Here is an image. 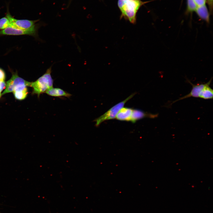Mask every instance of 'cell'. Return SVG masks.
<instances>
[{
    "label": "cell",
    "mask_w": 213,
    "mask_h": 213,
    "mask_svg": "<svg viewBox=\"0 0 213 213\" xmlns=\"http://www.w3.org/2000/svg\"><path fill=\"white\" fill-rule=\"evenodd\" d=\"M2 96L1 94V93H0V98H1V96Z\"/></svg>",
    "instance_id": "ffe728a7"
},
{
    "label": "cell",
    "mask_w": 213,
    "mask_h": 213,
    "mask_svg": "<svg viewBox=\"0 0 213 213\" xmlns=\"http://www.w3.org/2000/svg\"><path fill=\"white\" fill-rule=\"evenodd\" d=\"M195 11L201 19L209 23V15L205 5L197 7Z\"/></svg>",
    "instance_id": "4fadbf2b"
},
{
    "label": "cell",
    "mask_w": 213,
    "mask_h": 213,
    "mask_svg": "<svg viewBox=\"0 0 213 213\" xmlns=\"http://www.w3.org/2000/svg\"><path fill=\"white\" fill-rule=\"evenodd\" d=\"M197 8L194 0H187V10L188 12L195 11Z\"/></svg>",
    "instance_id": "9a60e30c"
},
{
    "label": "cell",
    "mask_w": 213,
    "mask_h": 213,
    "mask_svg": "<svg viewBox=\"0 0 213 213\" xmlns=\"http://www.w3.org/2000/svg\"><path fill=\"white\" fill-rule=\"evenodd\" d=\"M51 67L47 69L42 76L36 81L31 82L30 86L33 88L32 94L40 95L53 87V80L51 77Z\"/></svg>",
    "instance_id": "6da1fadb"
},
{
    "label": "cell",
    "mask_w": 213,
    "mask_h": 213,
    "mask_svg": "<svg viewBox=\"0 0 213 213\" xmlns=\"http://www.w3.org/2000/svg\"><path fill=\"white\" fill-rule=\"evenodd\" d=\"M6 86V83L4 81H0V93H1V91L5 89Z\"/></svg>",
    "instance_id": "d6986e66"
},
{
    "label": "cell",
    "mask_w": 213,
    "mask_h": 213,
    "mask_svg": "<svg viewBox=\"0 0 213 213\" xmlns=\"http://www.w3.org/2000/svg\"><path fill=\"white\" fill-rule=\"evenodd\" d=\"M197 7L205 5L206 0H194Z\"/></svg>",
    "instance_id": "2e32d148"
},
{
    "label": "cell",
    "mask_w": 213,
    "mask_h": 213,
    "mask_svg": "<svg viewBox=\"0 0 213 213\" xmlns=\"http://www.w3.org/2000/svg\"><path fill=\"white\" fill-rule=\"evenodd\" d=\"M158 114H152L145 112L140 110L133 109L130 121L135 123L138 120L145 117L154 118L158 117Z\"/></svg>",
    "instance_id": "ba28073f"
},
{
    "label": "cell",
    "mask_w": 213,
    "mask_h": 213,
    "mask_svg": "<svg viewBox=\"0 0 213 213\" xmlns=\"http://www.w3.org/2000/svg\"><path fill=\"white\" fill-rule=\"evenodd\" d=\"M37 28L35 26L28 30H21L9 26L0 32V34L9 35H28L36 36Z\"/></svg>",
    "instance_id": "8992f818"
},
{
    "label": "cell",
    "mask_w": 213,
    "mask_h": 213,
    "mask_svg": "<svg viewBox=\"0 0 213 213\" xmlns=\"http://www.w3.org/2000/svg\"><path fill=\"white\" fill-rule=\"evenodd\" d=\"M6 16L9 19L10 27L21 30H28L35 26V24L38 20H35L26 19L18 20L14 18L8 10Z\"/></svg>",
    "instance_id": "3957f363"
},
{
    "label": "cell",
    "mask_w": 213,
    "mask_h": 213,
    "mask_svg": "<svg viewBox=\"0 0 213 213\" xmlns=\"http://www.w3.org/2000/svg\"><path fill=\"white\" fill-rule=\"evenodd\" d=\"M123 0V1H128V0Z\"/></svg>",
    "instance_id": "44dd1931"
},
{
    "label": "cell",
    "mask_w": 213,
    "mask_h": 213,
    "mask_svg": "<svg viewBox=\"0 0 213 213\" xmlns=\"http://www.w3.org/2000/svg\"><path fill=\"white\" fill-rule=\"evenodd\" d=\"M47 95L54 97L64 96L70 97L71 94L59 88H53L49 89L45 92Z\"/></svg>",
    "instance_id": "8fae6325"
},
{
    "label": "cell",
    "mask_w": 213,
    "mask_h": 213,
    "mask_svg": "<svg viewBox=\"0 0 213 213\" xmlns=\"http://www.w3.org/2000/svg\"><path fill=\"white\" fill-rule=\"evenodd\" d=\"M118 6L121 12L122 11L125 5V2L122 0H118Z\"/></svg>",
    "instance_id": "e0dca14e"
},
{
    "label": "cell",
    "mask_w": 213,
    "mask_h": 213,
    "mask_svg": "<svg viewBox=\"0 0 213 213\" xmlns=\"http://www.w3.org/2000/svg\"><path fill=\"white\" fill-rule=\"evenodd\" d=\"M188 80V82L192 86V88L190 92L188 94L178 99L172 101L171 104L178 101L191 97L199 98L201 91L206 85V83L204 84L195 85L193 84L189 80Z\"/></svg>",
    "instance_id": "52a82bcc"
},
{
    "label": "cell",
    "mask_w": 213,
    "mask_h": 213,
    "mask_svg": "<svg viewBox=\"0 0 213 213\" xmlns=\"http://www.w3.org/2000/svg\"><path fill=\"white\" fill-rule=\"evenodd\" d=\"M212 78L208 82L202 90L199 98L204 99H212L213 96V90L210 87Z\"/></svg>",
    "instance_id": "7c38bea8"
},
{
    "label": "cell",
    "mask_w": 213,
    "mask_h": 213,
    "mask_svg": "<svg viewBox=\"0 0 213 213\" xmlns=\"http://www.w3.org/2000/svg\"><path fill=\"white\" fill-rule=\"evenodd\" d=\"M0 213H1L0 212Z\"/></svg>",
    "instance_id": "7402d4cb"
},
{
    "label": "cell",
    "mask_w": 213,
    "mask_h": 213,
    "mask_svg": "<svg viewBox=\"0 0 213 213\" xmlns=\"http://www.w3.org/2000/svg\"><path fill=\"white\" fill-rule=\"evenodd\" d=\"M10 26V22L6 16L0 19V29L4 30Z\"/></svg>",
    "instance_id": "5bb4252c"
},
{
    "label": "cell",
    "mask_w": 213,
    "mask_h": 213,
    "mask_svg": "<svg viewBox=\"0 0 213 213\" xmlns=\"http://www.w3.org/2000/svg\"><path fill=\"white\" fill-rule=\"evenodd\" d=\"M6 77V75L4 71L0 68V81H4Z\"/></svg>",
    "instance_id": "ac0fdd59"
},
{
    "label": "cell",
    "mask_w": 213,
    "mask_h": 213,
    "mask_svg": "<svg viewBox=\"0 0 213 213\" xmlns=\"http://www.w3.org/2000/svg\"><path fill=\"white\" fill-rule=\"evenodd\" d=\"M124 2L125 5L122 12V14L130 18L135 17L140 7L146 3L142 2L140 0H129Z\"/></svg>",
    "instance_id": "277c9868"
},
{
    "label": "cell",
    "mask_w": 213,
    "mask_h": 213,
    "mask_svg": "<svg viewBox=\"0 0 213 213\" xmlns=\"http://www.w3.org/2000/svg\"><path fill=\"white\" fill-rule=\"evenodd\" d=\"M31 82L27 81L20 77L17 72L12 74L11 78L7 82L4 91L1 95L6 93L13 92L15 89L22 85H26L30 86Z\"/></svg>",
    "instance_id": "5b68a950"
},
{
    "label": "cell",
    "mask_w": 213,
    "mask_h": 213,
    "mask_svg": "<svg viewBox=\"0 0 213 213\" xmlns=\"http://www.w3.org/2000/svg\"><path fill=\"white\" fill-rule=\"evenodd\" d=\"M133 109L130 108L123 107L118 112L115 118L120 121H130Z\"/></svg>",
    "instance_id": "9c48e42d"
},
{
    "label": "cell",
    "mask_w": 213,
    "mask_h": 213,
    "mask_svg": "<svg viewBox=\"0 0 213 213\" xmlns=\"http://www.w3.org/2000/svg\"><path fill=\"white\" fill-rule=\"evenodd\" d=\"M27 87L26 85H22L15 89L13 92L16 99L22 100L26 98L28 93Z\"/></svg>",
    "instance_id": "30bf717a"
},
{
    "label": "cell",
    "mask_w": 213,
    "mask_h": 213,
    "mask_svg": "<svg viewBox=\"0 0 213 213\" xmlns=\"http://www.w3.org/2000/svg\"><path fill=\"white\" fill-rule=\"evenodd\" d=\"M135 94V93L132 94L125 100L116 104L104 114L96 119L94 121L96 122L95 125L98 127L104 121L115 118L120 110L123 107L125 103L132 98Z\"/></svg>",
    "instance_id": "7a4b0ae2"
}]
</instances>
